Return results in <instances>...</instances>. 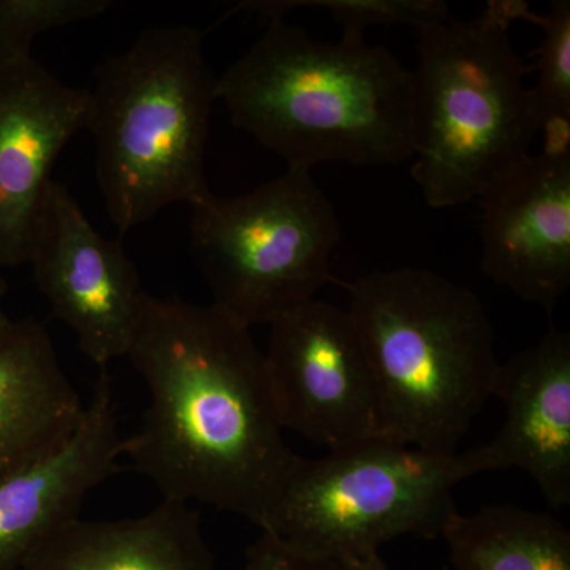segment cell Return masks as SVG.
<instances>
[{
    "instance_id": "cell-20",
    "label": "cell",
    "mask_w": 570,
    "mask_h": 570,
    "mask_svg": "<svg viewBox=\"0 0 570 570\" xmlns=\"http://www.w3.org/2000/svg\"><path fill=\"white\" fill-rule=\"evenodd\" d=\"M243 570H346L343 562L311 557L285 546L275 535L261 531L247 549Z\"/></svg>"
},
{
    "instance_id": "cell-6",
    "label": "cell",
    "mask_w": 570,
    "mask_h": 570,
    "mask_svg": "<svg viewBox=\"0 0 570 570\" xmlns=\"http://www.w3.org/2000/svg\"><path fill=\"white\" fill-rule=\"evenodd\" d=\"M482 472L479 445L434 453L379 438L322 459L296 455L257 528L311 557L354 560L404 535H441L453 491Z\"/></svg>"
},
{
    "instance_id": "cell-21",
    "label": "cell",
    "mask_w": 570,
    "mask_h": 570,
    "mask_svg": "<svg viewBox=\"0 0 570 570\" xmlns=\"http://www.w3.org/2000/svg\"><path fill=\"white\" fill-rule=\"evenodd\" d=\"M346 570H390L385 561L382 560L381 554L371 553L366 557L354 558V560L343 561Z\"/></svg>"
},
{
    "instance_id": "cell-15",
    "label": "cell",
    "mask_w": 570,
    "mask_h": 570,
    "mask_svg": "<svg viewBox=\"0 0 570 570\" xmlns=\"http://www.w3.org/2000/svg\"><path fill=\"white\" fill-rule=\"evenodd\" d=\"M22 570H214L200 517L163 499L137 517L71 521Z\"/></svg>"
},
{
    "instance_id": "cell-8",
    "label": "cell",
    "mask_w": 570,
    "mask_h": 570,
    "mask_svg": "<svg viewBox=\"0 0 570 570\" xmlns=\"http://www.w3.org/2000/svg\"><path fill=\"white\" fill-rule=\"evenodd\" d=\"M269 328L266 371L284 430L328 450L385 438L365 344L347 309L316 298Z\"/></svg>"
},
{
    "instance_id": "cell-1",
    "label": "cell",
    "mask_w": 570,
    "mask_h": 570,
    "mask_svg": "<svg viewBox=\"0 0 570 570\" xmlns=\"http://www.w3.org/2000/svg\"><path fill=\"white\" fill-rule=\"evenodd\" d=\"M130 360L148 407L122 456L163 499L212 505L257 527L294 463L265 352L220 307L146 295Z\"/></svg>"
},
{
    "instance_id": "cell-9",
    "label": "cell",
    "mask_w": 570,
    "mask_h": 570,
    "mask_svg": "<svg viewBox=\"0 0 570 570\" xmlns=\"http://www.w3.org/2000/svg\"><path fill=\"white\" fill-rule=\"evenodd\" d=\"M28 264L52 316L94 365L129 354L148 294L122 243L100 235L61 183L45 193Z\"/></svg>"
},
{
    "instance_id": "cell-7",
    "label": "cell",
    "mask_w": 570,
    "mask_h": 570,
    "mask_svg": "<svg viewBox=\"0 0 570 570\" xmlns=\"http://www.w3.org/2000/svg\"><path fill=\"white\" fill-rule=\"evenodd\" d=\"M335 206L311 171L287 170L236 197L193 206L190 247L213 305L253 328L317 298L341 245Z\"/></svg>"
},
{
    "instance_id": "cell-14",
    "label": "cell",
    "mask_w": 570,
    "mask_h": 570,
    "mask_svg": "<svg viewBox=\"0 0 570 570\" xmlns=\"http://www.w3.org/2000/svg\"><path fill=\"white\" fill-rule=\"evenodd\" d=\"M86 403L61 365L50 332L33 317L0 324V475L58 445Z\"/></svg>"
},
{
    "instance_id": "cell-5",
    "label": "cell",
    "mask_w": 570,
    "mask_h": 570,
    "mask_svg": "<svg viewBox=\"0 0 570 570\" xmlns=\"http://www.w3.org/2000/svg\"><path fill=\"white\" fill-rule=\"evenodd\" d=\"M519 0L420 29L411 176L434 209L456 208L531 156L540 134L528 67L510 39Z\"/></svg>"
},
{
    "instance_id": "cell-19",
    "label": "cell",
    "mask_w": 570,
    "mask_h": 570,
    "mask_svg": "<svg viewBox=\"0 0 570 570\" xmlns=\"http://www.w3.org/2000/svg\"><path fill=\"white\" fill-rule=\"evenodd\" d=\"M110 7L108 0H0V62L28 61L41 33L96 20Z\"/></svg>"
},
{
    "instance_id": "cell-16",
    "label": "cell",
    "mask_w": 570,
    "mask_h": 570,
    "mask_svg": "<svg viewBox=\"0 0 570 570\" xmlns=\"http://www.w3.org/2000/svg\"><path fill=\"white\" fill-rule=\"evenodd\" d=\"M455 570H570L569 528L550 513L485 505L450 513L441 531Z\"/></svg>"
},
{
    "instance_id": "cell-12",
    "label": "cell",
    "mask_w": 570,
    "mask_h": 570,
    "mask_svg": "<svg viewBox=\"0 0 570 570\" xmlns=\"http://www.w3.org/2000/svg\"><path fill=\"white\" fill-rule=\"evenodd\" d=\"M86 111L88 91L36 59L0 62V268L28 264L52 167Z\"/></svg>"
},
{
    "instance_id": "cell-18",
    "label": "cell",
    "mask_w": 570,
    "mask_h": 570,
    "mask_svg": "<svg viewBox=\"0 0 570 570\" xmlns=\"http://www.w3.org/2000/svg\"><path fill=\"white\" fill-rule=\"evenodd\" d=\"M317 7L332 14L346 36H365L373 26H409L415 31L452 18L448 2L442 0H266L238 3L232 13L250 11L266 20L285 18L291 10Z\"/></svg>"
},
{
    "instance_id": "cell-22",
    "label": "cell",
    "mask_w": 570,
    "mask_h": 570,
    "mask_svg": "<svg viewBox=\"0 0 570 570\" xmlns=\"http://www.w3.org/2000/svg\"><path fill=\"white\" fill-rule=\"evenodd\" d=\"M9 316H7L6 309H3V283L0 279V324L6 322Z\"/></svg>"
},
{
    "instance_id": "cell-10",
    "label": "cell",
    "mask_w": 570,
    "mask_h": 570,
    "mask_svg": "<svg viewBox=\"0 0 570 570\" xmlns=\"http://www.w3.org/2000/svg\"><path fill=\"white\" fill-rule=\"evenodd\" d=\"M479 202L483 275L551 313L570 287V151L531 154Z\"/></svg>"
},
{
    "instance_id": "cell-3",
    "label": "cell",
    "mask_w": 570,
    "mask_h": 570,
    "mask_svg": "<svg viewBox=\"0 0 570 570\" xmlns=\"http://www.w3.org/2000/svg\"><path fill=\"white\" fill-rule=\"evenodd\" d=\"M333 283L351 298L347 311L376 382L384 436L426 452H459L494 396L501 370L479 296L414 266Z\"/></svg>"
},
{
    "instance_id": "cell-13",
    "label": "cell",
    "mask_w": 570,
    "mask_h": 570,
    "mask_svg": "<svg viewBox=\"0 0 570 570\" xmlns=\"http://www.w3.org/2000/svg\"><path fill=\"white\" fill-rule=\"evenodd\" d=\"M505 420L479 445L487 471L527 472L547 504H570V335L551 328L501 363L494 396Z\"/></svg>"
},
{
    "instance_id": "cell-2",
    "label": "cell",
    "mask_w": 570,
    "mask_h": 570,
    "mask_svg": "<svg viewBox=\"0 0 570 570\" xmlns=\"http://www.w3.org/2000/svg\"><path fill=\"white\" fill-rule=\"evenodd\" d=\"M217 100L287 170L393 167L414 154V70L365 37L321 41L272 18L220 75Z\"/></svg>"
},
{
    "instance_id": "cell-4",
    "label": "cell",
    "mask_w": 570,
    "mask_h": 570,
    "mask_svg": "<svg viewBox=\"0 0 570 570\" xmlns=\"http://www.w3.org/2000/svg\"><path fill=\"white\" fill-rule=\"evenodd\" d=\"M204 29L157 26L104 59L88 91L85 130L97 148V181L121 235L170 205L193 208L209 194L205 176L217 81Z\"/></svg>"
},
{
    "instance_id": "cell-11",
    "label": "cell",
    "mask_w": 570,
    "mask_h": 570,
    "mask_svg": "<svg viewBox=\"0 0 570 570\" xmlns=\"http://www.w3.org/2000/svg\"><path fill=\"white\" fill-rule=\"evenodd\" d=\"M122 444L104 367L69 436L0 475V570H22L48 539L80 519L88 494L121 469Z\"/></svg>"
},
{
    "instance_id": "cell-17",
    "label": "cell",
    "mask_w": 570,
    "mask_h": 570,
    "mask_svg": "<svg viewBox=\"0 0 570 570\" xmlns=\"http://www.w3.org/2000/svg\"><path fill=\"white\" fill-rule=\"evenodd\" d=\"M519 20L530 21L542 29L538 48L539 78L531 86L542 151H570V2L554 0L547 13H534L521 2Z\"/></svg>"
}]
</instances>
